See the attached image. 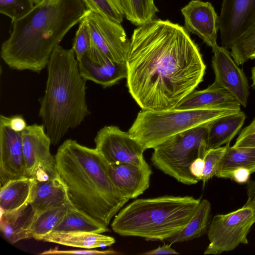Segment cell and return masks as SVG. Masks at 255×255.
Returning <instances> with one entry per match:
<instances>
[{
  "instance_id": "cell-1",
  "label": "cell",
  "mask_w": 255,
  "mask_h": 255,
  "mask_svg": "<svg viewBox=\"0 0 255 255\" xmlns=\"http://www.w3.org/2000/svg\"><path fill=\"white\" fill-rule=\"evenodd\" d=\"M128 92L144 110L175 108L203 80L206 65L185 28L152 20L135 28L127 61Z\"/></svg>"
},
{
  "instance_id": "cell-2",
  "label": "cell",
  "mask_w": 255,
  "mask_h": 255,
  "mask_svg": "<svg viewBox=\"0 0 255 255\" xmlns=\"http://www.w3.org/2000/svg\"><path fill=\"white\" fill-rule=\"evenodd\" d=\"M82 0H43L11 22L0 56L11 69L40 72L65 35L85 17Z\"/></svg>"
},
{
  "instance_id": "cell-3",
  "label": "cell",
  "mask_w": 255,
  "mask_h": 255,
  "mask_svg": "<svg viewBox=\"0 0 255 255\" xmlns=\"http://www.w3.org/2000/svg\"><path fill=\"white\" fill-rule=\"evenodd\" d=\"M55 159L70 203L108 226L129 199L113 183L106 160L72 139L60 145Z\"/></svg>"
},
{
  "instance_id": "cell-4",
  "label": "cell",
  "mask_w": 255,
  "mask_h": 255,
  "mask_svg": "<svg viewBox=\"0 0 255 255\" xmlns=\"http://www.w3.org/2000/svg\"><path fill=\"white\" fill-rule=\"evenodd\" d=\"M47 67V79L39 115L51 143L55 145L90 112L86 101V81L80 74L73 49L58 45Z\"/></svg>"
},
{
  "instance_id": "cell-5",
  "label": "cell",
  "mask_w": 255,
  "mask_h": 255,
  "mask_svg": "<svg viewBox=\"0 0 255 255\" xmlns=\"http://www.w3.org/2000/svg\"><path fill=\"white\" fill-rule=\"evenodd\" d=\"M201 200L170 195L136 199L118 213L111 227L122 236L166 241L188 224Z\"/></svg>"
},
{
  "instance_id": "cell-6",
  "label": "cell",
  "mask_w": 255,
  "mask_h": 255,
  "mask_svg": "<svg viewBox=\"0 0 255 255\" xmlns=\"http://www.w3.org/2000/svg\"><path fill=\"white\" fill-rule=\"evenodd\" d=\"M238 111L215 109L142 110L128 132L145 150L153 149L177 134Z\"/></svg>"
},
{
  "instance_id": "cell-7",
  "label": "cell",
  "mask_w": 255,
  "mask_h": 255,
  "mask_svg": "<svg viewBox=\"0 0 255 255\" xmlns=\"http://www.w3.org/2000/svg\"><path fill=\"white\" fill-rule=\"evenodd\" d=\"M208 123L177 134L154 147L151 157L153 165L182 184L197 183L199 180L191 173L190 167L206 154Z\"/></svg>"
},
{
  "instance_id": "cell-8",
  "label": "cell",
  "mask_w": 255,
  "mask_h": 255,
  "mask_svg": "<svg viewBox=\"0 0 255 255\" xmlns=\"http://www.w3.org/2000/svg\"><path fill=\"white\" fill-rule=\"evenodd\" d=\"M255 223V200L248 198L241 208L213 218L207 232L210 243L204 255H220L248 244L247 236Z\"/></svg>"
},
{
  "instance_id": "cell-9",
  "label": "cell",
  "mask_w": 255,
  "mask_h": 255,
  "mask_svg": "<svg viewBox=\"0 0 255 255\" xmlns=\"http://www.w3.org/2000/svg\"><path fill=\"white\" fill-rule=\"evenodd\" d=\"M84 17L91 34V46L114 61L126 63L130 40L121 23L88 9Z\"/></svg>"
},
{
  "instance_id": "cell-10",
  "label": "cell",
  "mask_w": 255,
  "mask_h": 255,
  "mask_svg": "<svg viewBox=\"0 0 255 255\" xmlns=\"http://www.w3.org/2000/svg\"><path fill=\"white\" fill-rule=\"evenodd\" d=\"M94 141L95 148L109 164H147L140 143L117 126H104L97 132Z\"/></svg>"
},
{
  "instance_id": "cell-11",
  "label": "cell",
  "mask_w": 255,
  "mask_h": 255,
  "mask_svg": "<svg viewBox=\"0 0 255 255\" xmlns=\"http://www.w3.org/2000/svg\"><path fill=\"white\" fill-rule=\"evenodd\" d=\"M44 126L34 124L21 132L26 175L32 178L58 174L55 156L50 151L51 140Z\"/></svg>"
},
{
  "instance_id": "cell-12",
  "label": "cell",
  "mask_w": 255,
  "mask_h": 255,
  "mask_svg": "<svg viewBox=\"0 0 255 255\" xmlns=\"http://www.w3.org/2000/svg\"><path fill=\"white\" fill-rule=\"evenodd\" d=\"M255 24V0H223L219 16L222 47L231 49Z\"/></svg>"
},
{
  "instance_id": "cell-13",
  "label": "cell",
  "mask_w": 255,
  "mask_h": 255,
  "mask_svg": "<svg viewBox=\"0 0 255 255\" xmlns=\"http://www.w3.org/2000/svg\"><path fill=\"white\" fill-rule=\"evenodd\" d=\"M212 51L214 82L233 95L241 106L246 107L250 93L248 81L244 72L236 63L228 49L218 45L212 49Z\"/></svg>"
},
{
  "instance_id": "cell-14",
  "label": "cell",
  "mask_w": 255,
  "mask_h": 255,
  "mask_svg": "<svg viewBox=\"0 0 255 255\" xmlns=\"http://www.w3.org/2000/svg\"><path fill=\"white\" fill-rule=\"evenodd\" d=\"M27 177L21 132L0 124V186L8 181Z\"/></svg>"
},
{
  "instance_id": "cell-15",
  "label": "cell",
  "mask_w": 255,
  "mask_h": 255,
  "mask_svg": "<svg viewBox=\"0 0 255 255\" xmlns=\"http://www.w3.org/2000/svg\"><path fill=\"white\" fill-rule=\"evenodd\" d=\"M181 11L187 32L198 35L212 49L218 46L219 16L210 2L192 0Z\"/></svg>"
},
{
  "instance_id": "cell-16",
  "label": "cell",
  "mask_w": 255,
  "mask_h": 255,
  "mask_svg": "<svg viewBox=\"0 0 255 255\" xmlns=\"http://www.w3.org/2000/svg\"><path fill=\"white\" fill-rule=\"evenodd\" d=\"M108 170L114 184L129 199L137 197L149 187L152 171L148 163L143 166L108 163Z\"/></svg>"
},
{
  "instance_id": "cell-17",
  "label": "cell",
  "mask_w": 255,
  "mask_h": 255,
  "mask_svg": "<svg viewBox=\"0 0 255 255\" xmlns=\"http://www.w3.org/2000/svg\"><path fill=\"white\" fill-rule=\"evenodd\" d=\"M241 104L230 92L216 82L207 88L194 91L175 107L178 109H215L241 111Z\"/></svg>"
},
{
  "instance_id": "cell-18",
  "label": "cell",
  "mask_w": 255,
  "mask_h": 255,
  "mask_svg": "<svg viewBox=\"0 0 255 255\" xmlns=\"http://www.w3.org/2000/svg\"><path fill=\"white\" fill-rule=\"evenodd\" d=\"M68 203L66 187L58 174L44 180L34 179L30 203L37 212Z\"/></svg>"
},
{
  "instance_id": "cell-19",
  "label": "cell",
  "mask_w": 255,
  "mask_h": 255,
  "mask_svg": "<svg viewBox=\"0 0 255 255\" xmlns=\"http://www.w3.org/2000/svg\"><path fill=\"white\" fill-rule=\"evenodd\" d=\"M0 213V231L9 243L14 244L31 238V229L37 211L30 202L17 210Z\"/></svg>"
},
{
  "instance_id": "cell-20",
  "label": "cell",
  "mask_w": 255,
  "mask_h": 255,
  "mask_svg": "<svg viewBox=\"0 0 255 255\" xmlns=\"http://www.w3.org/2000/svg\"><path fill=\"white\" fill-rule=\"evenodd\" d=\"M79 72L86 81H91L103 88L112 86L127 77L126 63H119L110 59L102 64L92 61L85 54L78 61Z\"/></svg>"
},
{
  "instance_id": "cell-21",
  "label": "cell",
  "mask_w": 255,
  "mask_h": 255,
  "mask_svg": "<svg viewBox=\"0 0 255 255\" xmlns=\"http://www.w3.org/2000/svg\"><path fill=\"white\" fill-rule=\"evenodd\" d=\"M246 118L245 113L239 111L209 122L207 151L230 144L242 127Z\"/></svg>"
},
{
  "instance_id": "cell-22",
  "label": "cell",
  "mask_w": 255,
  "mask_h": 255,
  "mask_svg": "<svg viewBox=\"0 0 255 255\" xmlns=\"http://www.w3.org/2000/svg\"><path fill=\"white\" fill-rule=\"evenodd\" d=\"M40 241L86 249L110 247L116 242L115 238L111 236L86 232H51L43 237Z\"/></svg>"
},
{
  "instance_id": "cell-23",
  "label": "cell",
  "mask_w": 255,
  "mask_h": 255,
  "mask_svg": "<svg viewBox=\"0 0 255 255\" xmlns=\"http://www.w3.org/2000/svg\"><path fill=\"white\" fill-rule=\"evenodd\" d=\"M34 179L28 177L8 181L0 186V212L19 209L30 202Z\"/></svg>"
},
{
  "instance_id": "cell-24",
  "label": "cell",
  "mask_w": 255,
  "mask_h": 255,
  "mask_svg": "<svg viewBox=\"0 0 255 255\" xmlns=\"http://www.w3.org/2000/svg\"><path fill=\"white\" fill-rule=\"evenodd\" d=\"M109 231L107 226L70 204L62 220L52 232L103 234Z\"/></svg>"
},
{
  "instance_id": "cell-25",
  "label": "cell",
  "mask_w": 255,
  "mask_h": 255,
  "mask_svg": "<svg viewBox=\"0 0 255 255\" xmlns=\"http://www.w3.org/2000/svg\"><path fill=\"white\" fill-rule=\"evenodd\" d=\"M211 210V203L208 200H201L188 224L178 233L166 241L171 245L191 241L207 233Z\"/></svg>"
},
{
  "instance_id": "cell-26",
  "label": "cell",
  "mask_w": 255,
  "mask_h": 255,
  "mask_svg": "<svg viewBox=\"0 0 255 255\" xmlns=\"http://www.w3.org/2000/svg\"><path fill=\"white\" fill-rule=\"evenodd\" d=\"M227 149L215 176L225 178L234 169L243 167L255 172V148L234 147L226 144Z\"/></svg>"
},
{
  "instance_id": "cell-27",
  "label": "cell",
  "mask_w": 255,
  "mask_h": 255,
  "mask_svg": "<svg viewBox=\"0 0 255 255\" xmlns=\"http://www.w3.org/2000/svg\"><path fill=\"white\" fill-rule=\"evenodd\" d=\"M70 204V202L42 212H37L31 229V238L40 241L43 237L52 232L62 220Z\"/></svg>"
},
{
  "instance_id": "cell-28",
  "label": "cell",
  "mask_w": 255,
  "mask_h": 255,
  "mask_svg": "<svg viewBox=\"0 0 255 255\" xmlns=\"http://www.w3.org/2000/svg\"><path fill=\"white\" fill-rule=\"evenodd\" d=\"M125 16L135 25L140 26L152 19L158 10L154 0H120Z\"/></svg>"
},
{
  "instance_id": "cell-29",
  "label": "cell",
  "mask_w": 255,
  "mask_h": 255,
  "mask_svg": "<svg viewBox=\"0 0 255 255\" xmlns=\"http://www.w3.org/2000/svg\"><path fill=\"white\" fill-rule=\"evenodd\" d=\"M86 8L117 22L125 16L120 0H82Z\"/></svg>"
},
{
  "instance_id": "cell-30",
  "label": "cell",
  "mask_w": 255,
  "mask_h": 255,
  "mask_svg": "<svg viewBox=\"0 0 255 255\" xmlns=\"http://www.w3.org/2000/svg\"><path fill=\"white\" fill-rule=\"evenodd\" d=\"M231 56L239 66L250 59L255 51V24L231 48Z\"/></svg>"
},
{
  "instance_id": "cell-31",
  "label": "cell",
  "mask_w": 255,
  "mask_h": 255,
  "mask_svg": "<svg viewBox=\"0 0 255 255\" xmlns=\"http://www.w3.org/2000/svg\"><path fill=\"white\" fill-rule=\"evenodd\" d=\"M32 0H0V12L16 21L28 13L35 6Z\"/></svg>"
},
{
  "instance_id": "cell-32",
  "label": "cell",
  "mask_w": 255,
  "mask_h": 255,
  "mask_svg": "<svg viewBox=\"0 0 255 255\" xmlns=\"http://www.w3.org/2000/svg\"><path fill=\"white\" fill-rule=\"evenodd\" d=\"M79 23L72 47L78 61L82 59L92 45L91 34L86 19L84 17Z\"/></svg>"
},
{
  "instance_id": "cell-33",
  "label": "cell",
  "mask_w": 255,
  "mask_h": 255,
  "mask_svg": "<svg viewBox=\"0 0 255 255\" xmlns=\"http://www.w3.org/2000/svg\"><path fill=\"white\" fill-rule=\"evenodd\" d=\"M226 149V145L206 151L204 157V169L201 180L203 186L209 180L215 176Z\"/></svg>"
},
{
  "instance_id": "cell-34",
  "label": "cell",
  "mask_w": 255,
  "mask_h": 255,
  "mask_svg": "<svg viewBox=\"0 0 255 255\" xmlns=\"http://www.w3.org/2000/svg\"><path fill=\"white\" fill-rule=\"evenodd\" d=\"M233 147L255 148V118L241 131Z\"/></svg>"
},
{
  "instance_id": "cell-35",
  "label": "cell",
  "mask_w": 255,
  "mask_h": 255,
  "mask_svg": "<svg viewBox=\"0 0 255 255\" xmlns=\"http://www.w3.org/2000/svg\"><path fill=\"white\" fill-rule=\"evenodd\" d=\"M119 253L112 250L105 251L93 250L92 249L79 250H58L57 249H50L40 253V255H117Z\"/></svg>"
},
{
  "instance_id": "cell-36",
  "label": "cell",
  "mask_w": 255,
  "mask_h": 255,
  "mask_svg": "<svg viewBox=\"0 0 255 255\" xmlns=\"http://www.w3.org/2000/svg\"><path fill=\"white\" fill-rule=\"evenodd\" d=\"M0 124L8 126L16 132L23 131L27 126L24 119L20 115L10 117L0 115Z\"/></svg>"
},
{
  "instance_id": "cell-37",
  "label": "cell",
  "mask_w": 255,
  "mask_h": 255,
  "mask_svg": "<svg viewBox=\"0 0 255 255\" xmlns=\"http://www.w3.org/2000/svg\"><path fill=\"white\" fill-rule=\"evenodd\" d=\"M251 174L252 173L249 169L240 167L236 168L228 173L225 178L233 180L239 184H245L249 180Z\"/></svg>"
},
{
  "instance_id": "cell-38",
  "label": "cell",
  "mask_w": 255,
  "mask_h": 255,
  "mask_svg": "<svg viewBox=\"0 0 255 255\" xmlns=\"http://www.w3.org/2000/svg\"><path fill=\"white\" fill-rule=\"evenodd\" d=\"M205 166L204 158L198 157L193 161L190 167L191 173L199 180H201Z\"/></svg>"
},
{
  "instance_id": "cell-39",
  "label": "cell",
  "mask_w": 255,
  "mask_h": 255,
  "mask_svg": "<svg viewBox=\"0 0 255 255\" xmlns=\"http://www.w3.org/2000/svg\"><path fill=\"white\" fill-rule=\"evenodd\" d=\"M178 253L171 248V244L164 245L161 247L141 254L143 255H177Z\"/></svg>"
},
{
  "instance_id": "cell-40",
  "label": "cell",
  "mask_w": 255,
  "mask_h": 255,
  "mask_svg": "<svg viewBox=\"0 0 255 255\" xmlns=\"http://www.w3.org/2000/svg\"><path fill=\"white\" fill-rule=\"evenodd\" d=\"M247 183L248 198L255 200V180H249Z\"/></svg>"
},
{
  "instance_id": "cell-41",
  "label": "cell",
  "mask_w": 255,
  "mask_h": 255,
  "mask_svg": "<svg viewBox=\"0 0 255 255\" xmlns=\"http://www.w3.org/2000/svg\"><path fill=\"white\" fill-rule=\"evenodd\" d=\"M251 79L253 81L252 87L255 89V65L252 70V77Z\"/></svg>"
},
{
  "instance_id": "cell-42",
  "label": "cell",
  "mask_w": 255,
  "mask_h": 255,
  "mask_svg": "<svg viewBox=\"0 0 255 255\" xmlns=\"http://www.w3.org/2000/svg\"><path fill=\"white\" fill-rule=\"evenodd\" d=\"M43 0H32L35 4H37L41 2H42Z\"/></svg>"
},
{
  "instance_id": "cell-43",
  "label": "cell",
  "mask_w": 255,
  "mask_h": 255,
  "mask_svg": "<svg viewBox=\"0 0 255 255\" xmlns=\"http://www.w3.org/2000/svg\"><path fill=\"white\" fill-rule=\"evenodd\" d=\"M250 59H255V52L253 53V54L252 55Z\"/></svg>"
}]
</instances>
